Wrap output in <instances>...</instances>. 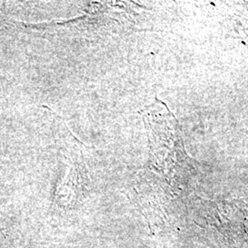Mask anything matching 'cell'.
Listing matches in <instances>:
<instances>
[{"label": "cell", "mask_w": 248, "mask_h": 248, "mask_svg": "<svg viewBox=\"0 0 248 248\" xmlns=\"http://www.w3.org/2000/svg\"><path fill=\"white\" fill-rule=\"evenodd\" d=\"M1 225L2 224H0V248H5V246H6V236L4 234V230H3V227Z\"/></svg>", "instance_id": "obj_1"}]
</instances>
